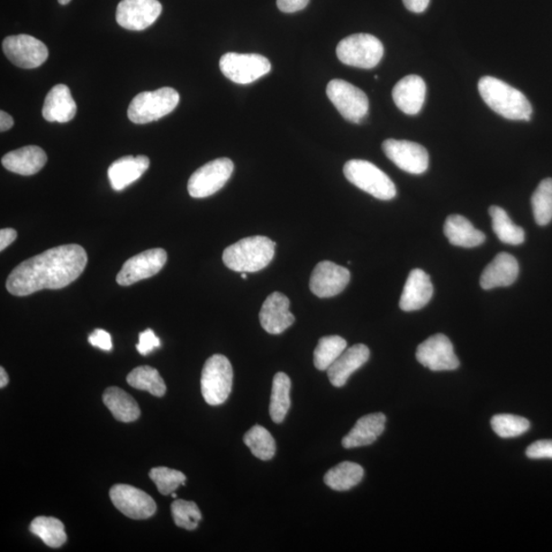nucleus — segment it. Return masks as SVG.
Instances as JSON below:
<instances>
[{"label": "nucleus", "instance_id": "f257e3e1", "mask_svg": "<svg viewBox=\"0 0 552 552\" xmlns=\"http://www.w3.org/2000/svg\"><path fill=\"white\" fill-rule=\"evenodd\" d=\"M85 249L77 244L48 249L14 268L6 281L14 296L25 297L42 290H59L82 275L87 266Z\"/></svg>", "mask_w": 552, "mask_h": 552}, {"label": "nucleus", "instance_id": "f03ea898", "mask_svg": "<svg viewBox=\"0 0 552 552\" xmlns=\"http://www.w3.org/2000/svg\"><path fill=\"white\" fill-rule=\"evenodd\" d=\"M478 87L484 102L497 114L509 120L530 121L532 105L517 88L490 77H482Z\"/></svg>", "mask_w": 552, "mask_h": 552}, {"label": "nucleus", "instance_id": "7ed1b4c3", "mask_svg": "<svg viewBox=\"0 0 552 552\" xmlns=\"http://www.w3.org/2000/svg\"><path fill=\"white\" fill-rule=\"evenodd\" d=\"M276 254V243L267 237L255 236L226 248L225 267L237 272H257L267 267Z\"/></svg>", "mask_w": 552, "mask_h": 552}, {"label": "nucleus", "instance_id": "20e7f679", "mask_svg": "<svg viewBox=\"0 0 552 552\" xmlns=\"http://www.w3.org/2000/svg\"><path fill=\"white\" fill-rule=\"evenodd\" d=\"M179 94L171 87L136 95L128 108V118L135 124H147L170 114L179 104Z\"/></svg>", "mask_w": 552, "mask_h": 552}, {"label": "nucleus", "instance_id": "39448f33", "mask_svg": "<svg viewBox=\"0 0 552 552\" xmlns=\"http://www.w3.org/2000/svg\"><path fill=\"white\" fill-rule=\"evenodd\" d=\"M344 176L352 185L376 199L390 201L397 195L396 186L387 174L368 161H348L344 166Z\"/></svg>", "mask_w": 552, "mask_h": 552}, {"label": "nucleus", "instance_id": "423d86ee", "mask_svg": "<svg viewBox=\"0 0 552 552\" xmlns=\"http://www.w3.org/2000/svg\"><path fill=\"white\" fill-rule=\"evenodd\" d=\"M233 369L228 357L221 354L211 357L204 366L201 377L202 395L212 406L222 405L231 395Z\"/></svg>", "mask_w": 552, "mask_h": 552}, {"label": "nucleus", "instance_id": "0eeeda50", "mask_svg": "<svg viewBox=\"0 0 552 552\" xmlns=\"http://www.w3.org/2000/svg\"><path fill=\"white\" fill-rule=\"evenodd\" d=\"M337 56L345 65L360 69H373L384 57V45L374 35L354 34L339 41Z\"/></svg>", "mask_w": 552, "mask_h": 552}, {"label": "nucleus", "instance_id": "6e6552de", "mask_svg": "<svg viewBox=\"0 0 552 552\" xmlns=\"http://www.w3.org/2000/svg\"><path fill=\"white\" fill-rule=\"evenodd\" d=\"M327 95L339 114L347 121L359 124L367 116V95L351 83L341 79L331 80L327 87Z\"/></svg>", "mask_w": 552, "mask_h": 552}, {"label": "nucleus", "instance_id": "1a4fd4ad", "mask_svg": "<svg viewBox=\"0 0 552 552\" xmlns=\"http://www.w3.org/2000/svg\"><path fill=\"white\" fill-rule=\"evenodd\" d=\"M234 165L231 158H221L196 170L187 184L188 194L195 199L208 198L221 191L232 176Z\"/></svg>", "mask_w": 552, "mask_h": 552}, {"label": "nucleus", "instance_id": "9d476101", "mask_svg": "<svg viewBox=\"0 0 552 552\" xmlns=\"http://www.w3.org/2000/svg\"><path fill=\"white\" fill-rule=\"evenodd\" d=\"M219 67L226 78L238 85H249L271 70V64L266 57L237 52L222 56Z\"/></svg>", "mask_w": 552, "mask_h": 552}, {"label": "nucleus", "instance_id": "9b49d317", "mask_svg": "<svg viewBox=\"0 0 552 552\" xmlns=\"http://www.w3.org/2000/svg\"><path fill=\"white\" fill-rule=\"evenodd\" d=\"M3 50L12 63L23 69H35L47 62L49 58L47 45L25 34L6 37Z\"/></svg>", "mask_w": 552, "mask_h": 552}, {"label": "nucleus", "instance_id": "f8f14e48", "mask_svg": "<svg viewBox=\"0 0 552 552\" xmlns=\"http://www.w3.org/2000/svg\"><path fill=\"white\" fill-rule=\"evenodd\" d=\"M418 361L433 372H448L459 366V360L450 339L443 334L430 337L417 350Z\"/></svg>", "mask_w": 552, "mask_h": 552}, {"label": "nucleus", "instance_id": "ddd939ff", "mask_svg": "<svg viewBox=\"0 0 552 552\" xmlns=\"http://www.w3.org/2000/svg\"><path fill=\"white\" fill-rule=\"evenodd\" d=\"M163 249H152L128 259L117 276L120 285L128 286L158 274L167 262Z\"/></svg>", "mask_w": 552, "mask_h": 552}, {"label": "nucleus", "instance_id": "4468645a", "mask_svg": "<svg viewBox=\"0 0 552 552\" xmlns=\"http://www.w3.org/2000/svg\"><path fill=\"white\" fill-rule=\"evenodd\" d=\"M110 497L116 509L124 516L133 520H146L153 517L157 504L142 490L124 484H118L110 490Z\"/></svg>", "mask_w": 552, "mask_h": 552}, {"label": "nucleus", "instance_id": "2eb2a0df", "mask_svg": "<svg viewBox=\"0 0 552 552\" xmlns=\"http://www.w3.org/2000/svg\"><path fill=\"white\" fill-rule=\"evenodd\" d=\"M385 156L398 168L411 174H422L429 168L428 150L417 142L387 140L383 142Z\"/></svg>", "mask_w": 552, "mask_h": 552}, {"label": "nucleus", "instance_id": "dca6fc26", "mask_svg": "<svg viewBox=\"0 0 552 552\" xmlns=\"http://www.w3.org/2000/svg\"><path fill=\"white\" fill-rule=\"evenodd\" d=\"M161 13L158 0H122L117 6L116 20L121 27L141 32L152 26Z\"/></svg>", "mask_w": 552, "mask_h": 552}, {"label": "nucleus", "instance_id": "f3484780", "mask_svg": "<svg viewBox=\"0 0 552 552\" xmlns=\"http://www.w3.org/2000/svg\"><path fill=\"white\" fill-rule=\"evenodd\" d=\"M350 271L330 261L315 267L310 277V290L319 298H331L342 293L350 283Z\"/></svg>", "mask_w": 552, "mask_h": 552}, {"label": "nucleus", "instance_id": "a211bd4d", "mask_svg": "<svg viewBox=\"0 0 552 552\" xmlns=\"http://www.w3.org/2000/svg\"><path fill=\"white\" fill-rule=\"evenodd\" d=\"M291 302L284 294L275 292L269 294L259 314L262 328L270 335H281L294 322L290 312Z\"/></svg>", "mask_w": 552, "mask_h": 552}, {"label": "nucleus", "instance_id": "6ab92c4d", "mask_svg": "<svg viewBox=\"0 0 552 552\" xmlns=\"http://www.w3.org/2000/svg\"><path fill=\"white\" fill-rule=\"evenodd\" d=\"M433 294L434 286L429 275L421 269H413L407 277L399 306L405 312H417L429 303Z\"/></svg>", "mask_w": 552, "mask_h": 552}, {"label": "nucleus", "instance_id": "aec40b11", "mask_svg": "<svg viewBox=\"0 0 552 552\" xmlns=\"http://www.w3.org/2000/svg\"><path fill=\"white\" fill-rule=\"evenodd\" d=\"M426 94V82L417 75H410L397 83L392 96L400 111L407 115H417L425 104Z\"/></svg>", "mask_w": 552, "mask_h": 552}, {"label": "nucleus", "instance_id": "412c9836", "mask_svg": "<svg viewBox=\"0 0 552 552\" xmlns=\"http://www.w3.org/2000/svg\"><path fill=\"white\" fill-rule=\"evenodd\" d=\"M519 272V263L513 256L508 253H499L493 261L484 269L480 285L484 290L510 286L517 281Z\"/></svg>", "mask_w": 552, "mask_h": 552}, {"label": "nucleus", "instance_id": "4be33fe9", "mask_svg": "<svg viewBox=\"0 0 552 552\" xmlns=\"http://www.w3.org/2000/svg\"><path fill=\"white\" fill-rule=\"evenodd\" d=\"M369 355L368 347L363 344L354 345L345 350L328 369L330 384L337 388L344 387L351 375L366 365Z\"/></svg>", "mask_w": 552, "mask_h": 552}, {"label": "nucleus", "instance_id": "5701e85b", "mask_svg": "<svg viewBox=\"0 0 552 552\" xmlns=\"http://www.w3.org/2000/svg\"><path fill=\"white\" fill-rule=\"evenodd\" d=\"M149 167V158L147 156H126L118 158L110 166L108 176L113 190L121 192L125 190Z\"/></svg>", "mask_w": 552, "mask_h": 552}, {"label": "nucleus", "instance_id": "b1692460", "mask_svg": "<svg viewBox=\"0 0 552 552\" xmlns=\"http://www.w3.org/2000/svg\"><path fill=\"white\" fill-rule=\"evenodd\" d=\"M77 113V104L71 90L65 85H58L50 89L45 97L42 115L49 122L67 123Z\"/></svg>", "mask_w": 552, "mask_h": 552}, {"label": "nucleus", "instance_id": "393cba45", "mask_svg": "<svg viewBox=\"0 0 552 552\" xmlns=\"http://www.w3.org/2000/svg\"><path fill=\"white\" fill-rule=\"evenodd\" d=\"M48 156L37 146H27L7 153L2 158L4 167L23 176H34L47 164Z\"/></svg>", "mask_w": 552, "mask_h": 552}, {"label": "nucleus", "instance_id": "a878e982", "mask_svg": "<svg viewBox=\"0 0 552 552\" xmlns=\"http://www.w3.org/2000/svg\"><path fill=\"white\" fill-rule=\"evenodd\" d=\"M385 420L387 419L382 412L360 418L350 432L343 438V448L351 449L372 445L384 433Z\"/></svg>", "mask_w": 552, "mask_h": 552}, {"label": "nucleus", "instance_id": "bb28decb", "mask_svg": "<svg viewBox=\"0 0 552 552\" xmlns=\"http://www.w3.org/2000/svg\"><path fill=\"white\" fill-rule=\"evenodd\" d=\"M444 233L453 246L463 248L478 247L486 240L485 234L475 230L470 221L460 215L446 219Z\"/></svg>", "mask_w": 552, "mask_h": 552}, {"label": "nucleus", "instance_id": "cd10ccee", "mask_svg": "<svg viewBox=\"0 0 552 552\" xmlns=\"http://www.w3.org/2000/svg\"><path fill=\"white\" fill-rule=\"evenodd\" d=\"M103 401L119 421L132 422L140 418V408L138 403L122 389L108 388L104 393Z\"/></svg>", "mask_w": 552, "mask_h": 552}, {"label": "nucleus", "instance_id": "c85d7f7f", "mask_svg": "<svg viewBox=\"0 0 552 552\" xmlns=\"http://www.w3.org/2000/svg\"><path fill=\"white\" fill-rule=\"evenodd\" d=\"M292 382L289 376L277 373L272 382V391L269 405L271 420L276 423H282L291 407Z\"/></svg>", "mask_w": 552, "mask_h": 552}, {"label": "nucleus", "instance_id": "c756f323", "mask_svg": "<svg viewBox=\"0 0 552 552\" xmlns=\"http://www.w3.org/2000/svg\"><path fill=\"white\" fill-rule=\"evenodd\" d=\"M363 475H365V470L361 466L351 463V461H344V463L330 468L324 475L323 480L325 485L332 490L348 491L357 486L362 481Z\"/></svg>", "mask_w": 552, "mask_h": 552}, {"label": "nucleus", "instance_id": "7c9ffc66", "mask_svg": "<svg viewBox=\"0 0 552 552\" xmlns=\"http://www.w3.org/2000/svg\"><path fill=\"white\" fill-rule=\"evenodd\" d=\"M493 218V229L499 240L503 244L518 246L525 241V231L511 222L506 211L498 206L489 209Z\"/></svg>", "mask_w": 552, "mask_h": 552}, {"label": "nucleus", "instance_id": "2f4dec72", "mask_svg": "<svg viewBox=\"0 0 552 552\" xmlns=\"http://www.w3.org/2000/svg\"><path fill=\"white\" fill-rule=\"evenodd\" d=\"M30 531L51 548L64 546L67 541L65 527L62 521L56 518L39 517L30 525Z\"/></svg>", "mask_w": 552, "mask_h": 552}, {"label": "nucleus", "instance_id": "473e14b6", "mask_svg": "<svg viewBox=\"0 0 552 552\" xmlns=\"http://www.w3.org/2000/svg\"><path fill=\"white\" fill-rule=\"evenodd\" d=\"M126 380L132 388L147 391L156 397H163L167 390L158 370L147 366L134 368Z\"/></svg>", "mask_w": 552, "mask_h": 552}, {"label": "nucleus", "instance_id": "72a5a7b5", "mask_svg": "<svg viewBox=\"0 0 552 552\" xmlns=\"http://www.w3.org/2000/svg\"><path fill=\"white\" fill-rule=\"evenodd\" d=\"M244 442L257 458L270 460L276 456L275 438L262 426L256 425L249 429L244 436Z\"/></svg>", "mask_w": 552, "mask_h": 552}, {"label": "nucleus", "instance_id": "f704fd0d", "mask_svg": "<svg viewBox=\"0 0 552 552\" xmlns=\"http://www.w3.org/2000/svg\"><path fill=\"white\" fill-rule=\"evenodd\" d=\"M346 339L339 336L323 337L314 350V366L319 370H328L346 350Z\"/></svg>", "mask_w": 552, "mask_h": 552}, {"label": "nucleus", "instance_id": "c9c22d12", "mask_svg": "<svg viewBox=\"0 0 552 552\" xmlns=\"http://www.w3.org/2000/svg\"><path fill=\"white\" fill-rule=\"evenodd\" d=\"M535 222L546 226L552 221V178H546L537 186L531 199Z\"/></svg>", "mask_w": 552, "mask_h": 552}, {"label": "nucleus", "instance_id": "e433bc0d", "mask_svg": "<svg viewBox=\"0 0 552 552\" xmlns=\"http://www.w3.org/2000/svg\"><path fill=\"white\" fill-rule=\"evenodd\" d=\"M497 436L504 439L523 435L530 429V421L512 414H497L491 420Z\"/></svg>", "mask_w": 552, "mask_h": 552}, {"label": "nucleus", "instance_id": "4c0bfd02", "mask_svg": "<svg viewBox=\"0 0 552 552\" xmlns=\"http://www.w3.org/2000/svg\"><path fill=\"white\" fill-rule=\"evenodd\" d=\"M171 512L174 523L186 530L193 531L202 520V513L198 505L193 502L177 499L171 505Z\"/></svg>", "mask_w": 552, "mask_h": 552}, {"label": "nucleus", "instance_id": "58836bf2", "mask_svg": "<svg viewBox=\"0 0 552 552\" xmlns=\"http://www.w3.org/2000/svg\"><path fill=\"white\" fill-rule=\"evenodd\" d=\"M149 478L154 481L158 493L163 495L172 494L180 485H186V481L184 473L165 466L152 468Z\"/></svg>", "mask_w": 552, "mask_h": 552}, {"label": "nucleus", "instance_id": "ea45409f", "mask_svg": "<svg viewBox=\"0 0 552 552\" xmlns=\"http://www.w3.org/2000/svg\"><path fill=\"white\" fill-rule=\"evenodd\" d=\"M161 346L160 339H158L153 330L148 329L140 334V342L136 345V349L146 357V355L152 352L156 348Z\"/></svg>", "mask_w": 552, "mask_h": 552}, {"label": "nucleus", "instance_id": "a19ab883", "mask_svg": "<svg viewBox=\"0 0 552 552\" xmlns=\"http://www.w3.org/2000/svg\"><path fill=\"white\" fill-rule=\"evenodd\" d=\"M526 456L532 459H552V440L537 441L526 450Z\"/></svg>", "mask_w": 552, "mask_h": 552}, {"label": "nucleus", "instance_id": "79ce46f5", "mask_svg": "<svg viewBox=\"0 0 552 552\" xmlns=\"http://www.w3.org/2000/svg\"><path fill=\"white\" fill-rule=\"evenodd\" d=\"M88 342L94 347L100 348L104 351L113 349L112 337L108 331L97 329L88 338Z\"/></svg>", "mask_w": 552, "mask_h": 552}, {"label": "nucleus", "instance_id": "37998d69", "mask_svg": "<svg viewBox=\"0 0 552 552\" xmlns=\"http://www.w3.org/2000/svg\"><path fill=\"white\" fill-rule=\"evenodd\" d=\"M308 3L309 0H277L276 2L279 11L286 14L304 10Z\"/></svg>", "mask_w": 552, "mask_h": 552}, {"label": "nucleus", "instance_id": "c03bdc74", "mask_svg": "<svg viewBox=\"0 0 552 552\" xmlns=\"http://www.w3.org/2000/svg\"><path fill=\"white\" fill-rule=\"evenodd\" d=\"M18 233L13 229H4L0 231V251L9 247L16 240Z\"/></svg>", "mask_w": 552, "mask_h": 552}, {"label": "nucleus", "instance_id": "a18cd8bd", "mask_svg": "<svg viewBox=\"0 0 552 552\" xmlns=\"http://www.w3.org/2000/svg\"><path fill=\"white\" fill-rule=\"evenodd\" d=\"M403 4L408 11L421 14L427 10L430 0H403Z\"/></svg>", "mask_w": 552, "mask_h": 552}, {"label": "nucleus", "instance_id": "49530a36", "mask_svg": "<svg viewBox=\"0 0 552 552\" xmlns=\"http://www.w3.org/2000/svg\"><path fill=\"white\" fill-rule=\"evenodd\" d=\"M14 125V119L6 112H0V131L2 132L11 130Z\"/></svg>", "mask_w": 552, "mask_h": 552}, {"label": "nucleus", "instance_id": "de8ad7c7", "mask_svg": "<svg viewBox=\"0 0 552 552\" xmlns=\"http://www.w3.org/2000/svg\"><path fill=\"white\" fill-rule=\"evenodd\" d=\"M7 384H9V376L4 367H0V388H5Z\"/></svg>", "mask_w": 552, "mask_h": 552}, {"label": "nucleus", "instance_id": "09e8293b", "mask_svg": "<svg viewBox=\"0 0 552 552\" xmlns=\"http://www.w3.org/2000/svg\"><path fill=\"white\" fill-rule=\"evenodd\" d=\"M71 2V0H59V5H66L68 4H69Z\"/></svg>", "mask_w": 552, "mask_h": 552}, {"label": "nucleus", "instance_id": "8fccbe9b", "mask_svg": "<svg viewBox=\"0 0 552 552\" xmlns=\"http://www.w3.org/2000/svg\"><path fill=\"white\" fill-rule=\"evenodd\" d=\"M241 278H243V279H247V275H246V272H243V275H241Z\"/></svg>", "mask_w": 552, "mask_h": 552}, {"label": "nucleus", "instance_id": "3c124183", "mask_svg": "<svg viewBox=\"0 0 552 552\" xmlns=\"http://www.w3.org/2000/svg\"><path fill=\"white\" fill-rule=\"evenodd\" d=\"M171 495H172L173 498H177V494L176 493H173Z\"/></svg>", "mask_w": 552, "mask_h": 552}]
</instances>
